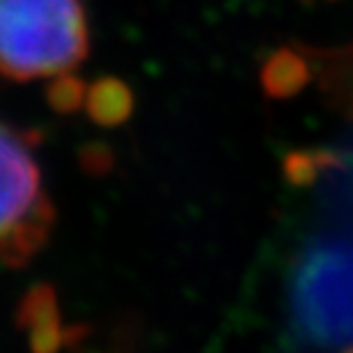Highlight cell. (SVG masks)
<instances>
[{"label": "cell", "instance_id": "6da1fadb", "mask_svg": "<svg viewBox=\"0 0 353 353\" xmlns=\"http://www.w3.org/2000/svg\"><path fill=\"white\" fill-rule=\"evenodd\" d=\"M90 51L81 0H0V76L58 79L81 67Z\"/></svg>", "mask_w": 353, "mask_h": 353}, {"label": "cell", "instance_id": "7a4b0ae2", "mask_svg": "<svg viewBox=\"0 0 353 353\" xmlns=\"http://www.w3.org/2000/svg\"><path fill=\"white\" fill-rule=\"evenodd\" d=\"M34 143V133L0 119V264L14 268L44 248L55 225Z\"/></svg>", "mask_w": 353, "mask_h": 353}, {"label": "cell", "instance_id": "3957f363", "mask_svg": "<svg viewBox=\"0 0 353 353\" xmlns=\"http://www.w3.org/2000/svg\"><path fill=\"white\" fill-rule=\"evenodd\" d=\"M312 79V65L296 48H280L266 60L262 69V85L268 97H296Z\"/></svg>", "mask_w": 353, "mask_h": 353}, {"label": "cell", "instance_id": "277c9868", "mask_svg": "<svg viewBox=\"0 0 353 353\" xmlns=\"http://www.w3.org/2000/svg\"><path fill=\"white\" fill-rule=\"evenodd\" d=\"M131 90L117 79H101L85 92V108L99 124L112 126L131 115Z\"/></svg>", "mask_w": 353, "mask_h": 353}, {"label": "cell", "instance_id": "5b68a950", "mask_svg": "<svg viewBox=\"0 0 353 353\" xmlns=\"http://www.w3.org/2000/svg\"><path fill=\"white\" fill-rule=\"evenodd\" d=\"M21 323L32 335L34 347H44V337H48V347L58 344V337H55L60 333L58 307H55V299L48 296L44 289L28 296L23 310H21Z\"/></svg>", "mask_w": 353, "mask_h": 353}, {"label": "cell", "instance_id": "8992f818", "mask_svg": "<svg viewBox=\"0 0 353 353\" xmlns=\"http://www.w3.org/2000/svg\"><path fill=\"white\" fill-rule=\"evenodd\" d=\"M85 92H88L85 83L74 79L72 74H65L53 79V85L48 88V101L53 103L55 110L72 112L81 103H85Z\"/></svg>", "mask_w": 353, "mask_h": 353}]
</instances>
